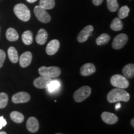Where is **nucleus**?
<instances>
[{"mask_svg": "<svg viewBox=\"0 0 134 134\" xmlns=\"http://www.w3.org/2000/svg\"><path fill=\"white\" fill-rule=\"evenodd\" d=\"M102 120L108 124H114L118 121V117L115 114L109 112H104L101 114Z\"/></svg>", "mask_w": 134, "mask_h": 134, "instance_id": "2eb2a0df", "label": "nucleus"}, {"mask_svg": "<svg viewBox=\"0 0 134 134\" xmlns=\"http://www.w3.org/2000/svg\"><path fill=\"white\" fill-rule=\"evenodd\" d=\"M7 124V122L3 116H0V130Z\"/></svg>", "mask_w": 134, "mask_h": 134, "instance_id": "c756f323", "label": "nucleus"}, {"mask_svg": "<svg viewBox=\"0 0 134 134\" xmlns=\"http://www.w3.org/2000/svg\"><path fill=\"white\" fill-rule=\"evenodd\" d=\"M110 40V37L108 34H103L96 38V42L98 46H103L108 43Z\"/></svg>", "mask_w": 134, "mask_h": 134, "instance_id": "b1692460", "label": "nucleus"}, {"mask_svg": "<svg viewBox=\"0 0 134 134\" xmlns=\"http://www.w3.org/2000/svg\"><path fill=\"white\" fill-rule=\"evenodd\" d=\"M124 76L126 78H133L134 76V65L129 63L125 65L122 69Z\"/></svg>", "mask_w": 134, "mask_h": 134, "instance_id": "f3484780", "label": "nucleus"}, {"mask_svg": "<svg viewBox=\"0 0 134 134\" xmlns=\"http://www.w3.org/2000/svg\"><path fill=\"white\" fill-rule=\"evenodd\" d=\"M130 12V8L127 6H123L119 10L118 16L119 18L121 19H124L129 16V13Z\"/></svg>", "mask_w": 134, "mask_h": 134, "instance_id": "bb28decb", "label": "nucleus"}, {"mask_svg": "<svg viewBox=\"0 0 134 134\" xmlns=\"http://www.w3.org/2000/svg\"><path fill=\"white\" fill-rule=\"evenodd\" d=\"M5 59H6V53L4 50L0 49V68L3 66Z\"/></svg>", "mask_w": 134, "mask_h": 134, "instance_id": "c85d7f7f", "label": "nucleus"}, {"mask_svg": "<svg viewBox=\"0 0 134 134\" xmlns=\"http://www.w3.org/2000/svg\"><path fill=\"white\" fill-rule=\"evenodd\" d=\"M107 5L110 12H115L119 9V3L117 0H107Z\"/></svg>", "mask_w": 134, "mask_h": 134, "instance_id": "a878e982", "label": "nucleus"}, {"mask_svg": "<svg viewBox=\"0 0 134 134\" xmlns=\"http://www.w3.org/2000/svg\"><path fill=\"white\" fill-rule=\"evenodd\" d=\"M56 134H63V133H56Z\"/></svg>", "mask_w": 134, "mask_h": 134, "instance_id": "c9c22d12", "label": "nucleus"}, {"mask_svg": "<svg viewBox=\"0 0 134 134\" xmlns=\"http://www.w3.org/2000/svg\"><path fill=\"white\" fill-rule=\"evenodd\" d=\"M93 1V4L95 5V6H99L102 4V3L103 2L104 0H92Z\"/></svg>", "mask_w": 134, "mask_h": 134, "instance_id": "7c9ffc66", "label": "nucleus"}, {"mask_svg": "<svg viewBox=\"0 0 134 134\" xmlns=\"http://www.w3.org/2000/svg\"><path fill=\"white\" fill-rule=\"evenodd\" d=\"M0 134H7V133H6V132L3 131V132H0Z\"/></svg>", "mask_w": 134, "mask_h": 134, "instance_id": "f704fd0d", "label": "nucleus"}, {"mask_svg": "<svg viewBox=\"0 0 134 134\" xmlns=\"http://www.w3.org/2000/svg\"><path fill=\"white\" fill-rule=\"evenodd\" d=\"M107 99L109 103L117 102H128L130 99V94L124 89L115 88L110 90L107 95Z\"/></svg>", "mask_w": 134, "mask_h": 134, "instance_id": "f257e3e1", "label": "nucleus"}, {"mask_svg": "<svg viewBox=\"0 0 134 134\" xmlns=\"http://www.w3.org/2000/svg\"><path fill=\"white\" fill-rule=\"evenodd\" d=\"M91 93V88L88 86H84L78 89L75 92L73 98L77 103H81L90 96Z\"/></svg>", "mask_w": 134, "mask_h": 134, "instance_id": "20e7f679", "label": "nucleus"}, {"mask_svg": "<svg viewBox=\"0 0 134 134\" xmlns=\"http://www.w3.org/2000/svg\"><path fill=\"white\" fill-rule=\"evenodd\" d=\"M48 38V34L44 29H41L38 31L36 40V42L39 45H43L46 43Z\"/></svg>", "mask_w": 134, "mask_h": 134, "instance_id": "dca6fc26", "label": "nucleus"}, {"mask_svg": "<svg viewBox=\"0 0 134 134\" xmlns=\"http://www.w3.org/2000/svg\"><path fill=\"white\" fill-rule=\"evenodd\" d=\"M6 38L10 42H14L18 41L19 38V34L18 32L14 28L10 27L8 29L6 32Z\"/></svg>", "mask_w": 134, "mask_h": 134, "instance_id": "6ab92c4d", "label": "nucleus"}, {"mask_svg": "<svg viewBox=\"0 0 134 134\" xmlns=\"http://www.w3.org/2000/svg\"><path fill=\"white\" fill-rule=\"evenodd\" d=\"M31 99V96L26 92H19L15 94L12 97V101L15 104L26 103L29 102Z\"/></svg>", "mask_w": 134, "mask_h": 134, "instance_id": "1a4fd4ad", "label": "nucleus"}, {"mask_svg": "<svg viewBox=\"0 0 134 134\" xmlns=\"http://www.w3.org/2000/svg\"><path fill=\"white\" fill-rule=\"evenodd\" d=\"M34 12L37 19L41 23H48L51 21V17L47 13V11L39 5L36 6L34 8Z\"/></svg>", "mask_w": 134, "mask_h": 134, "instance_id": "423d86ee", "label": "nucleus"}, {"mask_svg": "<svg viewBox=\"0 0 134 134\" xmlns=\"http://www.w3.org/2000/svg\"><path fill=\"white\" fill-rule=\"evenodd\" d=\"M38 73L41 76L54 78L59 76L61 74V70L57 66H42L38 69Z\"/></svg>", "mask_w": 134, "mask_h": 134, "instance_id": "7ed1b4c3", "label": "nucleus"}, {"mask_svg": "<svg viewBox=\"0 0 134 134\" xmlns=\"http://www.w3.org/2000/svg\"><path fill=\"white\" fill-rule=\"evenodd\" d=\"M96 71V66L93 63H87L80 68V74L83 76H88L94 74Z\"/></svg>", "mask_w": 134, "mask_h": 134, "instance_id": "f8f14e48", "label": "nucleus"}, {"mask_svg": "<svg viewBox=\"0 0 134 134\" xmlns=\"http://www.w3.org/2000/svg\"><path fill=\"white\" fill-rule=\"evenodd\" d=\"M14 12L16 16L21 21L27 22L31 18V12L26 5L23 3H19L15 5Z\"/></svg>", "mask_w": 134, "mask_h": 134, "instance_id": "f03ea898", "label": "nucleus"}, {"mask_svg": "<svg viewBox=\"0 0 134 134\" xmlns=\"http://www.w3.org/2000/svg\"><path fill=\"white\" fill-rule=\"evenodd\" d=\"M60 85L61 84L58 80H52L48 85L47 89L50 93H54L60 88Z\"/></svg>", "mask_w": 134, "mask_h": 134, "instance_id": "393cba45", "label": "nucleus"}, {"mask_svg": "<svg viewBox=\"0 0 134 134\" xmlns=\"http://www.w3.org/2000/svg\"><path fill=\"white\" fill-rule=\"evenodd\" d=\"M110 27L114 31H119L123 29V23L120 18H115L110 24Z\"/></svg>", "mask_w": 134, "mask_h": 134, "instance_id": "412c9836", "label": "nucleus"}, {"mask_svg": "<svg viewBox=\"0 0 134 134\" xmlns=\"http://www.w3.org/2000/svg\"><path fill=\"white\" fill-rule=\"evenodd\" d=\"M8 96L5 93H0V109H4L8 105Z\"/></svg>", "mask_w": 134, "mask_h": 134, "instance_id": "cd10ccee", "label": "nucleus"}, {"mask_svg": "<svg viewBox=\"0 0 134 134\" xmlns=\"http://www.w3.org/2000/svg\"><path fill=\"white\" fill-rule=\"evenodd\" d=\"M10 117L13 121L18 124L22 123L24 120V115L18 111H13L10 114Z\"/></svg>", "mask_w": 134, "mask_h": 134, "instance_id": "4be33fe9", "label": "nucleus"}, {"mask_svg": "<svg viewBox=\"0 0 134 134\" xmlns=\"http://www.w3.org/2000/svg\"><path fill=\"white\" fill-rule=\"evenodd\" d=\"M26 1L30 3H33L36 2V1H37V0H26Z\"/></svg>", "mask_w": 134, "mask_h": 134, "instance_id": "473e14b6", "label": "nucleus"}, {"mask_svg": "<svg viewBox=\"0 0 134 134\" xmlns=\"http://www.w3.org/2000/svg\"><path fill=\"white\" fill-rule=\"evenodd\" d=\"M55 0H41L39 6L46 10L52 9L55 7Z\"/></svg>", "mask_w": 134, "mask_h": 134, "instance_id": "5701e85b", "label": "nucleus"}, {"mask_svg": "<svg viewBox=\"0 0 134 134\" xmlns=\"http://www.w3.org/2000/svg\"><path fill=\"white\" fill-rule=\"evenodd\" d=\"M32 59V54L31 52H25L19 58V64L22 68H26L29 66Z\"/></svg>", "mask_w": 134, "mask_h": 134, "instance_id": "9b49d317", "label": "nucleus"}, {"mask_svg": "<svg viewBox=\"0 0 134 134\" xmlns=\"http://www.w3.org/2000/svg\"><path fill=\"white\" fill-rule=\"evenodd\" d=\"M120 107H121V104H120V103H118L116 105H115V109L116 110H118L119 109Z\"/></svg>", "mask_w": 134, "mask_h": 134, "instance_id": "2f4dec72", "label": "nucleus"}, {"mask_svg": "<svg viewBox=\"0 0 134 134\" xmlns=\"http://www.w3.org/2000/svg\"><path fill=\"white\" fill-rule=\"evenodd\" d=\"M133 122H134V119H132L131 120V125L132 127H134V124H133Z\"/></svg>", "mask_w": 134, "mask_h": 134, "instance_id": "72a5a7b5", "label": "nucleus"}, {"mask_svg": "<svg viewBox=\"0 0 134 134\" xmlns=\"http://www.w3.org/2000/svg\"><path fill=\"white\" fill-rule=\"evenodd\" d=\"M94 30L93 26L91 25H88L85 27L83 29H82L77 37V41L80 43H83L86 42L89 37L91 35V33L93 32Z\"/></svg>", "mask_w": 134, "mask_h": 134, "instance_id": "6e6552de", "label": "nucleus"}, {"mask_svg": "<svg viewBox=\"0 0 134 134\" xmlns=\"http://www.w3.org/2000/svg\"><path fill=\"white\" fill-rule=\"evenodd\" d=\"M52 78L48 77L41 76L34 81V85L36 88L38 89H46L48 85L52 81Z\"/></svg>", "mask_w": 134, "mask_h": 134, "instance_id": "9d476101", "label": "nucleus"}, {"mask_svg": "<svg viewBox=\"0 0 134 134\" xmlns=\"http://www.w3.org/2000/svg\"><path fill=\"white\" fill-rule=\"evenodd\" d=\"M60 48V42L57 39L52 40L46 47V53L48 55H53L58 52Z\"/></svg>", "mask_w": 134, "mask_h": 134, "instance_id": "4468645a", "label": "nucleus"}, {"mask_svg": "<svg viewBox=\"0 0 134 134\" xmlns=\"http://www.w3.org/2000/svg\"><path fill=\"white\" fill-rule=\"evenodd\" d=\"M127 41H128V36L125 34H120L114 38L112 46L115 50L120 49L125 46Z\"/></svg>", "mask_w": 134, "mask_h": 134, "instance_id": "0eeeda50", "label": "nucleus"}, {"mask_svg": "<svg viewBox=\"0 0 134 134\" xmlns=\"http://www.w3.org/2000/svg\"><path fill=\"white\" fill-rule=\"evenodd\" d=\"M8 57L12 63H16L19 61V55L18 51L14 47H10L8 50Z\"/></svg>", "mask_w": 134, "mask_h": 134, "instance_id": "a211bd4d", "label": "nucleus"}, {"mask_svg": "<svg viewBox=\"0 0 134 134\" xmlns=\"http://www.w3.org/2000/svg\"><path fill=\"white\" fill-rule=\"evenodd\" d=\"M22 40L25 45L29 46L33 42V34L31 31H26L22 34Z\"/></svg>", "mask_w": 134, "mask_h": 134, "instance_id": "aec40b11", "label": "nucleus"}, {"mask_svg": "<svg viewBox=\"0 0 134 134\" xmlns=\"http://www.w3.org/2000/svg\"><path fill=\"white\" fill-rule=\"evenodd\" d=\"M110 83L113 86L117 88L126 89L129 86V82L124 76L114 75L110 78Z\"/></svg>", "mask_w": 134, "mask_h": 134, "instance_id": "39448f33", "label": "nucleus"}, {"mask_svg": "<svg viewBox=\"0 0 134 134\" xmlns=\"http://www.w3.org/2000/svg\"><path fill=\"white\" fill-rule=\"evenodd\" d=\"M26 128L31 133H36L39 129V123L36 117H31L26 122Z\"/></svg>", "mask_w": 134, "mask_h": 134, "instance_id": "ddd939ff", "label": "nucleus"}]
</instances>
